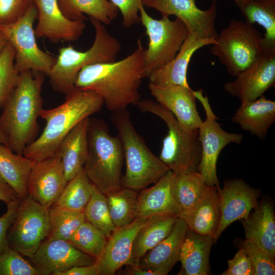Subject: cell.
Returning a JSON list of instances; mask_svg holds the SVG:
<instances>
[{"mask_svg":"<svg viewBox=\"0 0 275 275\" xmlns=\"http://www.w3.org/2000/svg\"><path fill=\"white\" fill-rule=\"evenodd\" d=\"M144 49L139 38L136 49L124 59L86 66L78 74L75 88L95 93L112 112L136 105L144 78Z\"/></svg>","mask_w":275,"mask_h":275,"instance_id":"1","label":"cell"},{"mask_svg":"<svg viewBox=\"0 0 275 275\" xmlns=\"http://www.w3.org/2000/svg\"><path fill=\"white\" fill-rule=\"evenodd\" d=\"M44 74L32 70L19 73L17 83L3 106L0 128L5 145L23 154L37 133V119L43 109L41 95Z\"/></svg>","mask_w":275,"mask_h":275,"instance_id":"2","label":"cell"},{"mask_svg":"<svg viewBox=\"0 0 275 275\" xmlns=\"http://www.w3.org/2000/svg\"><path fill=\"white\" fill-rule=\"evenodd\" d=\"M65 101L51 109H43V131L25 148L23 154L38 162L54 155L65 136L79 123L99 112L102 99L95 93L76 88L66 95Z\"/></svg>","mask_w":275,"mask_h":275,"instance_id":"3","label":"cell"},{"mask_svg":"<svg viewBox=\"0 0 275 275\" xmlns=\"http://www.w3.org/2000/svg\"><path fill=\"white\" fill-rule=\"evenodd\" d=\"M95 35L91 47L78 51L72 46L61 47L48 76L52 89L68 94L75 88V82L80 71L86 66L101 63L112 62L121 49L119 41L107 30L104 24L90 18Z\"/></svg>","mask_w":275,"mask_h":275,"instance_id":"4","label":"cell"},{"mask_svg":"<svg viewBox=\"0 0 275 275\" xmlns=\"http://www.w3.org/2000/svg\"><path fill=\"white\" fill-rule=\"evenodd\" d=\"M111 119L121 141L126 161L123 187L141 191L170 171L136 132L126 109L113 112Z\"/></svg>","mask_w":275,"mask_h":275,"instance_id":"5","label":"cell"},{"mask_svg":"<svg viewBox=\"0 0 275 275\" xmlns=\"http://www.w3.org/2000/svg\"><path fill=\"white\" fill-rule=\"evenodd\" d=\"M88 142L84 167L92 183L105 195L120 188L124 156L119 136L111 135L104 122L90 119Z\"/></svg>","mask_w":275,"mask_h":275,"instance_id":"6","label":"cell"},{"mask_svg":"<svg viewBox=\"0 0 275 275\" xmlns=\"http://www.w3.org/2000/svg\"><path fill=\"white\" fill-rule=\"evenodd\" d=\"M136 105L142 112L160 118L168 127L159 156L162 162L176 175L198 171L201 157L198 130L185 128L171 112L155 100L141 99Z\"/></svg>","mask_w":275,"mask_h":275,"instance_id":"7","label":"cell"},{"mask_svg":"<svg viewBox=\"0 0 275 275\" xmlns=\"http://www.w3.org/2000/svg\"><path fill=\"white\" fill-rule=\"evenodd\" d=\"M211 53L236 77L249 67L264 50L263 37L245 21L231 20L215 38Z\"/></svg>","mask_w":275,"mask_h":275,"instance_id":"8","label":"cell"},{"mask_svg":"<svg viewBox=\"0 0 275 275\" xmlns=\"http://www.w3.org/2000/svg\"><path fill=\"white\" fill-rule=\"evenodd\" d=\"M139 14L140 22L148 38V47L144 52L145 78L174 59L188 32L179 19L172 20L167 16L155 19L147 13L142 4L139 7Z\"/></svg>","mask_w":275,"mask_h":275,"instance_id":"9","label":"cell"},{"mask_svg":"<svg viewBox=\"0 0 275 275\" xmlns=\"http://www.w3.org/2000/svg\"><path fill=\"white\" fill-rule=\"evenodd\" d=\"M37 16V8L33 2L17 21L0 25V31L15 50V67L19 73L32 70L48 76L56 58L41 50L37 45L33 28Z\"/></svg>","mask_w":275,"mask_h":275,"instance_id":"10","label":"cell"},{"mask_svg":"<svg viewBox=\"0 0 275 275\" xmlns=\"http://www.w3.org/2000/svg\"><path fill=\"white\" fill-rule=\"evenodd\" d=\"M49 208L30 196L21 199L7 235L9 246L32 258L48 234Z\"/></svg>","mask_w":275,"mask_h":275,"instance_id":"11","label":"cell"},{"mask_svg":"<svg viewBox=\"0 0 275 275\" xmlns=\"http://www.w3.org/2000/svg\"><path fill=\"white\" fill-rule=\"evenodd\" d=\"M198 100L203 106L206 119L198 129L199 139L201 147V157L198 171L209 186L219 187L216 172L219 155L223 149L231 143L240 144L242 135L224 130L217 122L218 118L213 112L207 96L201 89L194 91Z\"/></svg>","mask_w":275,"mask_h":275,"instance_id":"12","label":"cell"},{"mask_svg":"<svg viewBox=\"0 0 275 275\" xmlns=\"http://www.w3.org/2000/svg\"><path fill=\"white\" fill-rule=\"evenodd\" d=\"M144 7L153 8L161 16L174 15L185 25L188 34L199 39L214 40L217 14L215 2L207 10L199 9L195 0H141Z\"/></svg>","mask_w":275,"mask_h":275,"instance_id":"13","label":"cell"},{"mask_svg":"<svg viewBox=\"0 0 275 275\" xmlns=\"http://www.w3.org/2000/svg\"><path fill=\"white\" fill-rule=\"evenodd\" d=\"M275 82V48L264 49L262 54L232 81L224 86L225 91L241 101L255 100Z\"/></svg>","mask_w":275,"mask_h":275,"instance_id":"14","label":"cell"},{"mask_svg":"<svg viewBox=\"0 0 275 275\" xmlns=\"http://www.w3.org/2000/svg\"><path fill=\"white\" fill-rule=\"evenodd\" d=\"M221 219L214 236V242L232 223L246 218L258 204L260 191L241 179L226 180L222 188H217Z\"/></svg>","mask_w":275,"mask_h":275,"instance_id":"15","label":"cell"},{"mask_svg":"<svg viewBox=\"0 0 275 275\" xmlns=\"http://www.w3.org/2000/svg\"><path fill=\"white\" fill-rule=\"evenodd\" d=\"M41 275H60L75 266L93 264L96 260L69 241L46 239L31 258Z\"/></svg>","mask_w":275,"mask_h":275,"instance_id":"16","label":"cell"},{"mask_svg":"<svg viewBox=\"0 0 275 275\" xmlns=\"http://www.w3.org/2000/svg\"><path fill=\"white\" fill-rule=\"evenodd\" d=\"M67 183L61 159L56 153L49 158L35 162L28 179V195L50 208Z\"/></svg>","mask_w":275,"mask_h":275,"instance_id":"17","label":"cell"},{"mask_svg":"<svg viewBox=\"0 0 275 275\" xmlns=\"http://www.w3.org/2000/svg\"><path fill=\"white\" fill-rule=\"evenodd\" d=\"M38 11V23L34 29L36 38L52 42L77 40L86 27L84 20H73L61 11L58 0H33Z\"/></svg>","mask_w":275,"mask_h":275,"instance_id":"18","label":"cell"},{"mask_svg":"<svg viewBox=\"0 0 275 275\" xmlns=\"http://www.w3.org/2000/svg\"><path fill=\"white\" fill-rule=\"evenodd\" d=\"M148 88L155 100L171 112L183 127L189 130H198L203 121L197 110V99L190 87L149 84Z\"/></svg>","mask_w":275,"mask_h":275,"instance_id":"19","label":"cell"},{"mask_svg":"<svg viewBox=\"0 0 275 275\" xmlns=\"http://www.w3.org/2000/svg\"><path fill=\"white\" fill-rule=\"evenodd\" d=\"M150 218L136 217L130 224L116 229L107 239L102 255L95 261L98 275L114 274L128 265L135 237Z\"/></svg>","mask_w":275,"mask_h":275,"instance_id":"20","label":"cell"},{"mask_svg":"<svg viewBox=\"0 0 275 275\" xmlns=\"http://www.w3.org/2000/svg\"><path fill=\"white\" fill-rule=\"evenodd\" d=\"M188 230L185 221L178 217L170 234L141 259L140 267L155 275L168 274L178 261L180 248Z\"/></svg>","mask_w":275,"mask_h":275,"instance_id":"21","label":"cell"},{"mask_svg":"<svg viewBox=\"0 0 275 275\" xmlns=\"http://www.w3.org/2000/svg\"><path fill=\"white\" fill-rule=\"evenodd\" d=\"M174 176L170 170L153 186L138 193L136 217L150 218L168 214L179 216L180 211L173 191Z\"/></svg>","mask_w":275,"mask_h":275,"instance_id":"22","label":"cell"},{"mask_svg":"<svg viewBox=\"0 0 275 275\" xmlns=\"http://www.w3.org/2000/svg\"><path fill=\"white\" fill-rule=\"evenodd\" d=\"M215 43V39H199L193 35L188 34L174 59L150 74L148 77L149 84L164 87H189L187 79V72L193 54L199 49Z\"/></svg>","mask_w":275,"mask_h":275,"instance_id":"23","label":"cell"},{"mask_svg":"<svg viewBox=\"0 0 275 275\" xmlns=\"http://www.w3.org/2000/svg\"><path fill=\"white\" fill-rule=\"evenodd\" d=\"M231 121L243 130L264 140L275 122V102L263 95L254 100L241 101Z\"/></svg>","mask_w":275,"mask_h":275,"instance_id":"24","label":"cell"},{"mask_svg":"<svg viewBox=\"0 0 275 275\" xmlns=\"http://www.w3.org/2000/svg\"><path fill=\"white\" fill-rule=\"evenodd\" d=\"M253 212L241 219L245 240L257 244L275 258V215L272 204L263 200Z\"/></svg>","mask_w":275,"mask_h":275,"instance_id":"25","label":"cell"},{"mask_svg":"<svg viewBox=\"0 0 275 275\" xmlns=\"http://www.w3.org/2000/svg\"><path fill=\"white\" fill-rule=\"evenodd\" d=\"M90 118L76 125L63 139L56 153L60 156L68 182L84 167L88 151Z\"/></svg>","mask_w":275,"mask_h":275,"instance_id":"26","label":"cell"},{"mask_svg":"<svg viewBox=\"0 0 275 275\" xmlns=\"http://www.w3.org/2000/svg\"><path fill=\"white\" fill-rule=\"evenodd\" d=\"M178 217L185 221L188 230L213 238L221 219L217 187L209 186L199 203L191 210L181 213Z\"/></svg>","mask_w":275,"mask_h":275,"instance_id":"27","label":"cell"},{"mask_svg":"<svg viewBox=\"0 0 275 275\" xmlns=\"http://www.w3.org/2000/svg\"><path fill=\"white\" fill-rule=\"evenodd\" d=\"M214 243L212 236L200 235L188 230L180 250L178 261L181 263V268L178 274H208L209 255Z\"/></svg>","mask_w":275,"mask_h":275,"instance_id":"28","label":"cell"},{"mask_svg":"<svg viewBox=\"0 0 275 275\" xmlns=\"http://www.w3.org/2000/svg\"><path fill=\"white\" fill-rule=\"evenodd\" d=\"M178 217L168 214L151 218L135 237L128 265L139 266L143 256L170 234Z\"/></svg>","mask_w":275,"mask_h":275,"instance_id":"29","label":"cell"},{"mask_svg":"<svg viewBox=\"0 0 275 275\" xmlns=\"http://www.w3.org/2000/svg\"><path fill=\"white\" fill-rule=\"evenodd\" d=\"M35 163L32 159L0 143V176L21 199L28 195V179Z\"/></svg>","mask_w":275,"mask_h":275,"instance_id":"30","label":"cell"},{"mask_svg":"<svg viewBox=\"0 0 275 275\" xmlns=\"http://www.w3.org/2000/svg\"><path fill=\"white\" fill-rule=\"evenodd\" d=\"M60 9L68 18L86 20L84 14L103 24H109L118 15V8L108 0H58Z\"/></svg>","mask_w":275,"mask_h":275,"instance_id":"31","label":"cell"},{"mask_svg":"<svg viewBox=\"0 0 275 275\" xmlns=\"http://www.w3.org/2000/svg\"><path fill=\"white\" fill-rule=\"evenodd\" d=\"M209 186L198 171L174 174L173 191L180 209L179 215L191 210L203 198Z\"/></svg>","mask_w":275,"mask_h":275,"instance_id":"32","label":"cell"},{"mask_svg":"<svg viewBox=\"0 0 275 275\" xmlns=\"http://www.w3.org/2000/svg\"><path fill=\"white\" fill-rule=\"evenodd\" d=\"M238 8L246 22L257 23L264 28V48H274L275 0H248Z\"/></svg>","mask_w":275,"mask_h":275,"instance_id":"33","label":"cell"},{"mask_svg":"<svg viewBox=\"0 0 275 275\" xmlns=\"http://www.w3.org/2000/svg\"><path fill=\"white\" fill-rule=\"evenodd\" d=\"M93 186V184L89 178L84 167H82L73 178L67 182L52 206L84 212L91 197Z\"/></svg>","mask_w":275,"mask_h":275,"instance_id":"34","label":"cell"},{"mask_svg":"<svg viewBox=\"0 0 275 275\" xmlns=\"http://www.w3.org/2000/svg\"><path fill=\"white\" fill-rule=\"evenodd\" d=\"M138 191L121 187L106 195L110 216L115 226L127 225L136 218Z\"/></svg>","mask_w":275,"mask_h":275,"instance_id":"35","label":"cell"},{"mask_svg":"<svg viewBox=\"0 0 275 275\" xmlns=\"http://www.w3.org/2000/svg\"><path fill=\"white\" fill-rule=\"evenodd\" d=\"M84 213L86 221L103 233L107 239L117 229L110 216L106 196L94 184Z\"/></svg>","mask_w":275,"mask_h":275,"instance_id":"36","label":"cell"},{"mask_svg":"<svg viewBox=\"0 0 275 275\" xmlns=\"http://www.w3.org/2000/svg\"><path fill=\"white\" fill-rule=\"evenodd\" d=\"M50 226L47 239L68 240L86 219L84 212L55 207L49 208Z\"/></svg>","mask_w":275,"mask_h":275,"instance_id":"37","label":"cell"},{"mask_svg":"<svg viewBox=\"0 0 275 275\" xmlns=\"http://www.w3.org/2000/svg\"><path fill=\"white\" fill-rule=\"evenodd\" d=\"M68 241L79 250L97 260L104 250L107 238L101 231L85 221Z\"/></svg>","mask_w":275,"mask_h":275,"instance_id":"38","label":"cell"},{"mask_svg":"<svg viewBox=\"0 0 275 275\" xmlns=\"http://www.w3.org/2000/svg\"><path fill=\"white\" fill-rule=\"evenodd\" d=\"M15 51L9 42L0 53V104L3 106L16 86L19 73L15 67Z\"/></svg>","mask_w":275,"mask_h":275,"instance_id":"39","label":"cell"},{"mask_svg":"<svg viewBox=\"0 0 275 275\" xmlns=\"http://www.w3.org/2000/svg\"><path fill=\"white\" fill-rule=\"evenodd\" d=\"M0 275H41L33 263L8 246L0 254Z\"/></svg>","mask_w":275,"mask_h":275,"instance_id":"40","label":"cell"},{"mask_svg":"<svg viewBox=\"0 0 275 275\" xmlns=\"http://www.w3.org/2000/svg\"><path fill=\"white\" fill-rule=\"evenodd\" d=\"M241 246L246 251L255 271L254 275L275 274L274 257L255 243L244 240Z\"/></svg>","mask_w":275,"mask_h":275,"instance_id":"41","label":"cell"},{"mask_svg":"<svg viewBox=\"0 0 275 275\" xmlns=\"http://www.w3.org/2000/svg\"><path fill=\"white\" fill-rule=\"evenodd\" d=\"M33 0H0V25L13 23L25 13Z\"/></svg>","mask_w":275,"mask_h":275,"instance_id":"42","label":"cell"},{"mask_svg":"<svg viewBox=\"0 0 275 275\" xmlns=\"http://www.w3.org/2000/svg\"><path fill=\"white\" fill-rule=\"evenodd\" d=\"M228 268L221 275H254L255 271L250 259L241 247L231 259L228 260Z\"/></svg>","mask_w":275,"mask_h":275,"instance_id":"43","label":"cell"},{"mask_svg":"<svg viewBox=\"0 0 275 275\" xmlns=\"http://www.w3.org/2000/svg\"><path fill=\"white\" fill-rule=\"evenodd\" d=\"M122 14V25L129 28L140 22L139 7L141 0H110Z\"/></svg>","mask_w":275,"mask_h":275,"instance_id":"44","label":"cell"},{"mask_svg":"<svg viewBox=\"0 0 275 275\" xmlns=\"http://www.w3.org/2000/svg\"><path fill=\"white\" fill-rule=\"evenodd\" d=\"M20 200L7 204L6 212L0 216V254L9 246L8 232L15 217Z\"/></svg>","mask_w":275,"mask_h":275,"instance_id":"45","label":"cell"},{"mask_svg":"<svg viewBox=\"0 0 275 275\" xmlns=\"http://www.w3.org/2000/svg\"><path fill=\"white\" fill-rule=\"evenodd\" d=\"M60 275H98V272L95 262L90 265L73 266Z\"/></svg>","mask_w":275,"mask_h":275,"instance_id":"46","label":"cell"},{"mask_svg":"<svg viewBox=\"0 0 275 275\" xmlns=\"http://www.w3.org/2000/svg\"><path fill=\"white\" fill-rule=\"evenodd\" d=\"M19 199L13 189L0 176V201L7 204Z\"/></svg>","mask_w":275,"mask_h":275,"instance_id":"47","label":"cell"},{"mask_svg":"<svg viewBox=\"0 0 275 275\" xmlns=\"http://www.w3.org/2000/svg\"><path fill=\"white\" fill-rule=\"evenodd\" d=\"M127 267L123 271L122 274L125 275H155L151 271L145 269L140 266L126 265Z\"/></svg>","mask_w":275,"mask_h":275,"instance_id":"48","label":"cell"},{"mask_svg":"<svg viewBox=\"0 0 275 275\" xmlns=\"http://www.w3.org/2000/svg\"><path fill=\"white\" fill-rule=\"evenodd\" d=\"M8 42L7 39L3 34L0 31V53Z\"/></svg>","mask_w":275,"mask_h":275,"instance_id":"49","label":"cell"},{"mask_svg":"<svg viewBox=\"0 0 275 275\" xmlns=\"http://www.w3.org/2000/svg\"><path fill=\"white\" fill-rule=\"evenodd\" d=\"M212 1L213 2H215L217 0H212ZM232 1H233L235 3L236 5L239 8L248 0H232Z\"/></svg>","mask_w":275,"mask_h":275,"instance_id":"50","label":"cell"},{"mask_svg":"<svg viewBox=\"0 0 275 275\" xmlns=\"http://www.w3.org/2000/svg\"><path fill=\"white\" fill-rule=\"evenodd\" d=\"M1 107V105L0 104V107ZM0 143H3L4 144V138L1 130V128H0Z\"/></svg>","mask_w":275,"mask_h":275,"instance_id":"51","label":"cell"}]
</instances>
